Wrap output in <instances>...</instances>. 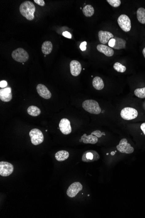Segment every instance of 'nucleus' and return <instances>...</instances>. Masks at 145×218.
<instances>
[{
	"instance_id": "obj_1",
	"label": "nucleus",
	"mask_w": 145,
	"mask_h": 218,
	"mask_svg": "<svg viewBox=\"0 0 145 218\" xmlns=\"http://www.w3.org/2000/svg\"><path fill=\"white\" fill-rule=\"evenodd\" d=\"M19 10L22 15L28 20L32 21L34 19L36 8L32 2H24L20 5Z\"/></svg>"
},
{
	"instance_id": "obj_2",
	"label": "nucleus",
	"mask_w": 145,
	"mask_h": 218,
	"mask_svg": "<svg viewBox=\"0 0 145 218\" xmlns=\"http://www.w3.org/2000/svg\"><path fill=\"white\" fill-rule=\"evenodd\" d=\"M82 106L85 111L91 114L98 115L101 112V109L98 103L92 99L84 101L83 102Z\"/></svg>"
},
{
	"instance_id": "obj_3",
	"label": "nucleus",
	"mask_w": 145,
	"mask_h": 218,
	"mask_svg": "<svg viewBox=\"0 0 145 218\" xmlns=\"http://www.w3.org/2000/svg\"><path fill=\"white\" fill-rule=\"evenodd\" d=\"M11 55L12 58L15 61L21 63L27 61L29 57L28 52L25 49L21 48H18L13 51Z\"/></svg>"
},
{
	"instance_id": "obj_4",
	"label": "nucleus",
	"mask_w": 145,
	"mask_h": 218,
	"mask_svg": "<svg viewBox=\"0 0 145 218\" xmlns=\"http://www.w3.org/2000/svg\"><path fill=\"white\" fill-rule=\"evenodd\" d=\"M29 136L31 139V143L34 145H37L42 143L44 140V136L41 131L37 129H33L30 130Z\"/></svg>"
},
{
	"instance_id": "obj_5",
	"label": "nucleus",
	"mask_w": 145,
	"mask_h": 218,
	"mask_svg": "<svg viewBox=\"0 0 145 218\" xmlns=\"http://www.w3.org/2000/svg\"><path fill=\"white\" fill-rule=\"evenodd\" d=\"M118 23L120 28L125 32H129L131 30V20L126 14H121L117 20Z\"/></svg>"
},
{
	"instance_id": "obj_6",
	"label": "nucleus",
	"mask_w": 145,
	"mask_h": 218,
	"mask_svg": "<svg viewBox=\"0 0 145 218\" xmlns=\"http://www.w3.org/2000/svg\"><path fill=\"white\" fill-rule=\"evenodd\" d=\"M138 113L135 109L131 107H125L122 110L121 117L126 120H131L137 117Z\"/></svg>"
},
{
	"instance_id": "obj_7",
	"label": "nucleus",
	"mask_w": 145,
	"mask_h": 218,
	"mask_svg": "<svg viewBox=\"0 0 145 218\" xmlns=\"http://www.w3.org/2000/svg\"><path fill=\"white\" fill-rule=\"evenodd\" d=\"M116 148L119 151L123 153L131 154L134 151V148L128 143L127 140L126 139L120 140L119 144L116 146Z\"/></svg>"
},
{
	"instance_id": "obj_8",
	"label": "nucleus",
	"mask_w": 145,
	"mask_h": 218,
	"mask_svg": "<svg viewBox=\"0 0 145 218\" xmlns=\"http://www.w3.org/2000/svg\"><path fill=\"white\" fill-rule=\"evenodd\" d=\"M14 171V166L11 163L7 162H0V175L3 177L8 176Z\"/></svg>"
},
{
	"instance_id": "obj_9",
	"label": "nucleus",
	"mask_w": 145,
	"mask_h": 218,
	"mask_svg": "<svg viewBox=\"0 0 145 218\" xmlns=\"http://www.w3.org/2000/svg\"><path fill=\"white\" fill-rule=\"evenodd\" d=\"M100 158V157L97 152L94 150H88L83 154L82 160L84 162H93L99 160Z\"/></svg>"
},
{
	"instance_id": "obj_10",
	"label": "nucleus",
	"mask_w": 145,
	"mask_h": 218,
	"mask_svg": "<svg viewBox=\"0 0 145 218\" xmlns=\"http://www.w3.org/2000/svg\"><path fill=\"white\" fill-rule=\"evenodd\" d=\"M83 189V185L79 182H75L69 186L67 190V195L70 198L75 197Z\"/></svg>"
},
{
	"instance_id": "obj_11",
	"label": "nucleus",
	"mask_w": 145,
	"mask_h": 218,
	"mask_svg": "<svg viewBox=\"0 0 145 218\" xmlns=\"http://www.w3.org/2000/svg\"><path fill=\"white\" fill-rule=\"evenodd\" d=\"M61 132L64 135H69L72 132L70 121L67 118H62L59 125Z\"/></svg>"
},
{
	"instance_id": "obj_12",
	"label": "nucleus",
	"mask_w": 145,
	"mask_h": 218,
	"mask_svg": "<svg viewBox=\"0 0 145 218\" xmlns=\"http://www.w3.org/2000/svg\"><path fill=\"white\" fill-rule=\"evenodd\" d=\"M37 91L40 96L45 99H50L52 95L46 86L43 84H38L37 86Z\"/></svg>"
},
{
	"instance_id": "obj_13",
	"label": "nucleus",
	"mask_w": 145,
	"mask_h": 218,
	"mask_svg": "<svg viewBox=\"0 0 145 218\" xmlns=\"http://www.w3.org/2000/svg\"><path fill=\"white\" fill-rule=\"evenodd\" d=\"M70 71L73 76H77L80 74L82 70L81 65L76 60H72L70 63Z\"/></svg>"
},
{
	"instance_id": "obj_14",
	"label": "nucleus",
	"mask_w": 145,
	"mask_h": 218,
	"mask_svg": "<svg viewBox=\"0 0 145 218\" xmlns=\"http://www.w3.org/2000/svg\"><path fill=\"white\" fill-rule=\"evenodd\" d=\"M12 98L10 88H6L0 90V99L4 102H9Z\"/></svg>"
},
{
	"instance_id": "obj_15",
	"label": "nucleus",
	"mask_w": 145,
	"mask_h": 218,
	"mask_svg": "<svg viewBox=\"0 0 145 218\" xmlns=\"http://www.w3.org/2000/svg\"><path fill=\"white\" fill-rule=\"evenodd\" d=\"M98 37L101 43L104 45L108 43L110 40L113 38L114 36L109 31H100L98 32Z\"/></svg>"
},
{
	"instance_id": "obj_16",
	"label": "nucleus",
	"mask_w": 145,
	"mask_h": 218,
	"mask_svg": "<svg viewBox=\"0 0 145 218\" xmlns=\"http://www.w3.org/2000/svg\"><path fill=\"white\" fill-rule=\"evenodd\" d=\"M98 51L108 57H111L114 54V51L110 47L107 46L105 45H98L96 47Z\"/></svg>"
},
{
	"instance_id": "obj_17",
	"label": "nucleus",
	"mask_w": 145,
	"mask_h": 218,
	"mask_svg": "<svg viewBox=\"0 0 145 218\" xmlns=\"http://www.w3.org/2000/svg\"><path fill=\"white\" fill-rule=\"evenodd\" d=\"M81 139H82L83 142L85 144H95L97 143L98 141L97 137L91 134L89 136H87L86 134H84L81 136Z\"/></svg>"
},
{
	"instance_id": "obj_18",
	"label": "nucleus",
	"mask_w": 145,
	"mask_h": 218,
	"mask_svg": "<svg viewBox=\"0 0 145 218\" xmlns=\"http://www.w3.org/2000/svg\"><path fill=\"white\" fill-rule=\"evenodd\" d=\"M69 153L67 151L61 150L57 152L55 155V159L59 162H62L69 158Z\"/></svg>"
},
{
	"instance_id": "obj_19",
	"label": "nucleus",
	"mask_w": 145,
	"mask_h": 218,
	"mask_svg": "<svg viewBox=\"0 0 145 218\" xmlns=\"http://www.w3.org/2000/svg\"><path fill=\"white\" fill-rule=\"evenodd\" d=\"M92 84H93V87L96 90L103 89L104 87V84L103 79L100 77H98V76L93 78Z\"/></svg>"
},
{
	"instance_id": "obj_20",
	"label": "nucleus",
	"mask_w": 145,
	"mask_h": 218,
	"mask_svg": "<svg viewBox=\"0 0 145 218\" xmlns=\"http://www.w3.org/2000/svg\"><path fill=\"white\" fill-rule=\"evenodd\" d=\"M53 45L50 41H45L43 43L41 47V51L43 54L47 55L50 54L52 51Z\"/></svg>"
},
{
	"instance_id": "obj_21",
	"label": "nucleus",
	"mask_w": 145,
	"mask_h": 218,
	"mask_svg": "<svg viewBox=\"0 0 145 218\" xmlns=\"http://www.w3.org/2000/svg\"><path fill=\"white\" fill-rule=\"evenodd\" d=\"M113 38L115 39V46L113 48L117 50L124 49L126 48V42L125 40L120 38L114 37Z\"/></svg>"
},
{
	"instance_id": "obj_22",
	"label": "nucleus",
	"mask_w": 145,
	"mask_h": 218,
	"mask_svg": "<svg viewBox=\"0 0 145 218\" xmlns=\"http://www.w3.org/2000/svg\"><path fill=\"white\" fill-rule=\"evenodd\" d=\"M27 112L30 116L36 117L40 115L41 111L39 108H38L37 107L32 105L30 106L28 108Z\"/></svg>"
},
{
	"instance_id": "obj_23",
	"label": "nucleus",
	"mask_w": 145,
	"mask_h": 218,
	"mask_svg": "<svg viewBox=\"0 0 145 218\" xmlns=\"http://www.w3.org/2000/svg\"><path fill=\"white\" fill-rule=\"evenodd\" d=\"M83 13L87 17L92 16L94 13V9L91 5H87L83 8Z\"/></svg>"
},
{
	"instance_id": "obj_24",
	"label": "nucleus",
	"mask_w": 145,
	"mask_h": 218,
	"mask_svg": "<svg viewBox=\"0 0 145 218\" xmlns=\"http://www.w3.org/2000/svg\"><path fill=\"white\" fill-rule=\"evenodd\" d=\"M138 20L142 24H145V9L143 8H138L137 10Z\"/></svg>"
},
{
	"instance_id": "obj_25",
	"label": "nucleus",
	"mask_w": 145,
	"mask_h": 218,
	"mask_svg": "<svg viewBox=\"0 0 145 218\" xmlns=\"http://www.w3.org/2000/svg\"><path fill=\"white\" fill-rule=\"evenodd\" d=\"M134 94L139 98H145V87L136 89L134 91Z\"/></svg>"
},
{
	"instance_id": "obj_26",
	"label": "nucleus",
	"mask_w": 145,
	"mask_h": 218,
	"mask_svg": "<svg viewBox=\"0 0 145 218\" xmlns=\"http://www.w3.org/2000/svg\"><path fill=\"white\" fill-rule=\"evenodd\" d=\"M113 68L116 71L121 73H123L127 69V68L125 66L123 65L119 62L115 63L113 65Z\"/></svg>"
},
{
	"instance_id": "obj_27",
	"label": "nucleus",
	"mask_w": 145,
	"mask_h": 218,
	"mask_svg": "<svg viewBox=\"0 0 145 218\" xmlns=\"http://www.w3.org/2000/svg\"><path fill=\"white\" fill-rule=\"evenodd\" d=\"M107 2L111 6L114 8H117L121 5L120 0H107Z\"/></svg>"
},
{
	"instance_id": "obj_28",
	"label": "nucleus",
	"mask_w": 145,
	"mask_h": 218,
	"mask_svg": "<svg viewBox=\"0 0 145 218\" xmlns=\"http://www.w3.org/2000/svg\"><path fill=\"white\" fill-rule=\"evenodd\" d=\"M91 135H94V136H96L97 138H100L103 135L105 136L104 133H102V132L100 130L93 131V132L91 133Z\"/></svg>"
},
{
	"instance_id": "obj_29",
	"label": "nucleus",
	"mask_w": 145,
	"mask_h": 218,
	"mask_svg": "<svg viewBox=\"0 0 145 218\" xmlns=\"http://www.w3.org/2000/svg\"><path fill=\"white\" fill-rule=\"evenodd\" d=\"M87 43L86 42H84L81 43L80 46V48L82 51H84L87 49V47H86V46H87Z\"/></svg>"
},
{
	"instance_id": "obj_30",
	"label": "nucleus",
	"mask_w": 145,
	"mask_h": 218,
	"mask_svg": "<svg viewBox=\"0 0 145 218\" xmlns=\"http://www.w3.org/2000/svg\"><path fill=\"white\" fill-rule=\"evenodd\" d=\"M34 2L41 6H44L45 5V2L44 0H34Z\"/></svg>"
},
{
	"instance_id": "obj_31",
	"label": "nucleus",
	"mask_w": 145,
	"mask_h": 218,
	"mask_svg": "<svg viewBox=\"0 0 145 218\" xmlns=\"http://www.w3.org/2000/svg\"><path fill=\"white\" fill-rule=\"evenodd\" d=\"M63 36L67 38H72V35H71V34L70 32H68V31H64L62 34Z\"/></svg>"
},
{
	"instance_id": "obj_32",
	"label": "nucleus",
	"mask_w": 145,
	"mask_h": 218,
	"mask_svg": "<svg viewBox=\"0 0 145 218\" xmlns=\"http://www.w3.org/2000/svg\"><path fill=\"white\" fill-rule=\"evenodd\" d=\"M115 39L112 38L110 40V41L108 43L109 46L111 47V48H113L114 46H115Z\"/></svg>"
},
{
	"instance_id": "obj_33",
	"label": "nucleus",
	"mask_w": 145,
	"mask_h": 218,
	"mask_svg": "<svg viewBox=\"0 0 145 218\" xmlns=\"http://www.w3.org/2000/svg\"><path fill=\"white\" fill-rule=\"evenodd\" d=\"M8 83L5 81H2L0 82V87L1 88H5L7 87Z\"/></svg>"
},
{
	"instance_id": "obj_34",
	"label": "nucleus",
	"mask_w": 145,
	"mask_h": 218,
	"mask_svg": "<svg viewBox=\"0 0 145 218\" xmlns=\"http://www.w3.org/2000/svg\"><path fill=\"white\" fill-rule=\"evenodd\" d=\"M141 129L145 135V123H143L141 125Z\"/></svg>"
},
{
	"instance_id": "obj_35",
	"label": "nucleus",
	"mask_w": 145,
	"mask_h": 218,
	"mask_svg": "<svg viewBox=\"0 0 145 218\" xmlns=\"http://www.w3.org/2000/svg\"><path fill=\"white\" fill-rule=\"evenodd\" d=\"M143 56L145 58V48H144V49H143Z\"/></svg>"
},
{
	"instance_id": "obj_36",
	"label": "nucleus",
	"mask_w": 145,
	"mask_h": 218,
	"mask_svg": "<svg viewBox=\"0 0 145 218\" xmlns=\"http://www.w3.org/2000/svg\"><path fill=\"white\" fill-rule=\"evenodd\" d=\"M115 152H112L111 153V155H112V156H114L115 154Z\"/></svg>"
},
{
	"instance_id": "obj_37",
	"label": "nucleus",
	"mask_w": 145,
	"mask_h": 218,
	"mask_svg": "<svg viewBox=\"0 0 145 218\" xmlns=\"http://www.w3.org/2000/svg\"><path fill=\"white\" fill-rule=\"evenodd\" d=\"M79 141H80V142H83V140H82V139H80V140H79Z\"/></svg>"
},
{
	"instance_id": "obj_38",
	"label": "nucleus",
	"mask_w": 145,
	"mask_h": 218,
	"mask_svg": "<svg viewBox=\"0 0 145 218\" xmlns=\"http://www.w3.org/2000/svg\"><path fill=\"white\" fill-rule=\"evenodd\" d=\"M107 155H109V153H107Z\"/></svg>"
}]
</instances>
